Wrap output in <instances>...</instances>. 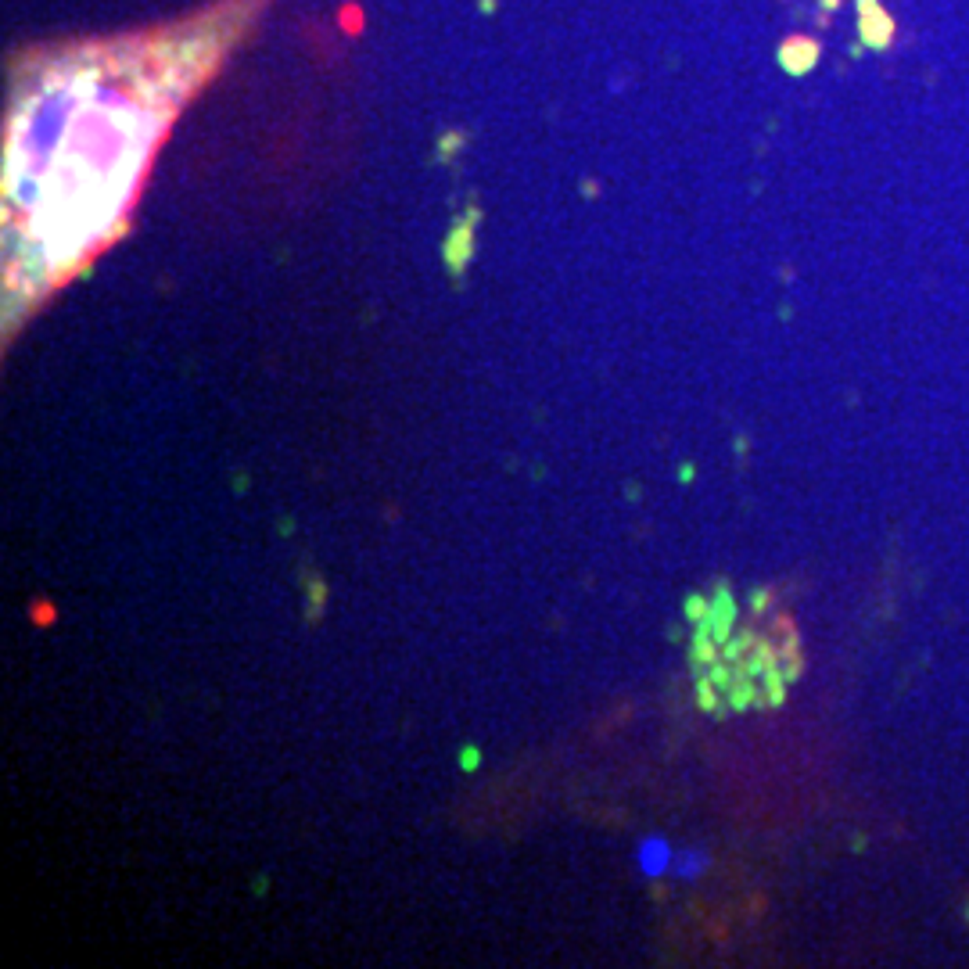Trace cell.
<instances>
[{
	"mask_svg": "<svg viewBox=\"0 0 969 969\" xmlns=\"http://www.w3.org/2000/svg\"><path fill=\"white\" fill-rule=\"evenodd\" d=\"M636 865H639V872H643V876L657 879V876L671 872V865H675V851H671V844H668L664 837H647V840L639 844V851H636Z\"/></svg>",
	"mask_w": 969,
	"mask_h": 969,
	"instance_id": "1",
	"label": "cell"
},
{
	"mask_svg": "<svg viewBox=\"0 0 969 969\" xmlns=\"http://www.w3.org/2000/svg\"><path fill=\"white\" fill-rule=\"evenodd\" d=\"M733 618H736V603H733V596H729L726 589H719V596H715V603H711V614H708L711 632H715V639H719V643H722V639H729Z\"/></svg>",
	"mask_w": 969,
	"mask_h": 969,
	"instance_id": "2",
	"label": "cell"
},
{
	"mask_svg": "<svg viewBox=\"0 0 969 969\" xmlns=\"http://www.w3.org/2000/svg\"><path fill=\"white\" fill-rule=\"evenodd\" d=\"M751 696H754V686H751L747 679H740V682H733V686H729V700H733V708H747Z\"/></svg>",
	"mask_w": 969,
	"mask_h": 969,
	"instance_id": "4",
	"label": "cell"
},
{
	"mask_svg": "<svg viewBox=\"0 0 969 969\" xmlns=\"http://www.w3.org/2000/svg\"><path fill=\"white\" fill-rule=\"evenodd\" d=\"M323 596H327V589H323V582L316 578V582L309 585V614H316V610L323 607Z\"/></svg>",
	"mask_w": 969,
	"mask_h": 969,
	"instance_id": "6",
	"label": "cell"
},
{
	"mask_svg": "<svg viewBox=\"0 0 969 969\" xmlns=\"http://www.w3.org/2000/svg\"><path fill=\"white\" fill-rule=\"evenodd\" d=\"M703 869H708V854L703 851H682V854H675V865H671V872L682 879H696Z\"/></svg>",
	"mask_w": 969,
	"mask_h": 969,
	"instance_id": "3",
	"label": "cell"
},
{
	"mask_svg": "<svg viewBox=\"0 0 969 969\" xmlns=\"http://www.w3.org/2000/svg\"><path fill=\"white\" fill-rule=\"evenodd\" d=\"M686 614H689L693 622H708V614H711V603L703 600V596H689V600H686Z\"/></svg>",
	"mask_w": 969,
	"mask_h": 969,
	"instance_id": "5",
	"label": "cell"
},
{
	"mask_svg": "<svg viewBox=\"0 0 969 969\" xmlns=\"http://www.w3.org/2000/svg\"><path fill=\"white\" fill-rule=\"evenodd\" d=\"M478 761H481V754H478L474 747H467V751H464V758H460V765H464V768H478Z\"/></svg>",
	"mask_w": 969,
	"mask_h": 969,
	"instance_id": "8",
	"label": "cell"
},
{
	"mask_svg": "<svg viewBox=\"0 0 969 969\" xmlns=\"http://www.w3.org/2000/svg\"><path fill=\"white\" fill-rule=\"evenodd\" d=\"M700 703L703 708H715V686L711 682H700Z\"/></svg>",
	"mask_w": 969,
	"mask_h": 969,
	"instance_id": "7",
	"label": "cell"
}]
</instances>
